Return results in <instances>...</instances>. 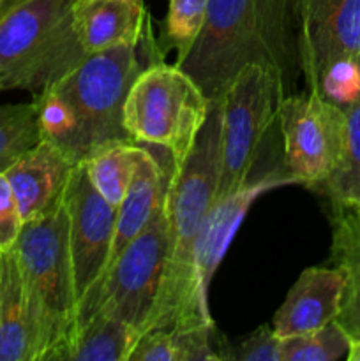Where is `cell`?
<instances>
[{
	"label": "cell",
	"mask_w": 360,
	"mask_h": 361,
	"mask_svg": "<svg viewBox=\"0 0 360 361\" xmlns=\"http://www.w3.org/2000/svg\"><path fill=\"white\" fill-rule=\"evenodd\" d=\"M299 37L295 0H208L203 28L176 66L208 101L221 99L247 66L270 69L286 97L302 76Z\"/></svg>",
	"instance_id": "6da1fadb"
},
{
	"label": "cell",
	"mask_w": 360,
	"mask_h": 361,
	"mask_svg": "<svg viewBox=\"0 0 360 361\" xmlns=\"http://www.w3.org/2000/svg\"><path fill=\"white\" fill-rule=\"evenodd\" d=\"M221 173V99L210 101L208 116L193 150L173 166L166 189L168 250L161 286L141 334L148 330H187L214 324L208 295L194 271L198 235L217 200ZM140 334V335H141Z\"/></svg>",
	"instance_id": "7a4b0ae2"
},
{
	"label": "cell",
	"mask_w": 360,
	"mask_h": 361,
	"mask_svg": "<svg viewBox=\"0 0 360 361\" xmlns=\"http://www.w3.org/2000/svg\"><path fill=\"white\" fill-rule=\"evenodd\" d=\"M140 46L141 41L85 55L34 97L42 140L60 148L74 164L106 147L133 141L122 113L127 92L143 69Z\"/></svg>",
	"instance_id": "3957f363"
},
{
	"label": "cell",
	"mask_w": 360,
	"mask_h": 361,
	"mask_svg": "<svg viewBox=\"0 0 360 361\" xmlns=\"http://www.w3.org/2000/svg\"><path fill=\"white\" fill-rule=\"evenodd\" d=\"M14 254L30 312L34 361H52L73 331L78 314L62 200L46 214L25 222Z\"/></svg>",
	"instance_id": "277c9868"
},
{
	"label": "cell",
	"mask_w": 360,
	"mask_h": 361,
	"mask_svg": "<svg viewBox=\"0 0 360 361\" xmlns=\"http://www.w3.org/2000/svg\"><path fill=\"white\" fill-rule=\"evenodd\" d=\"M73 0H23L0 21V92L39 95L83 60Z\"/></svg>",
	"instance_id": "5b68a950"
},
{
	"label": "cell",
	"mask_w": 360,
	"mask_h": 361,
	"mask_svg": "<svg viewBox=\"0 0 360 361\" xmlns=\"http://www.w3.org/2000/svg\"><path fill=\"white\" fill-rule=\"evenodd\" d=\"M210 101L179 66L143 67L124 102V127L134 143L154 145L180 166L193 150L208 116Z\"/></svg>",
	"instance_id": "8992f818"
},
{
	"label": "cell",
	"mask_w": 360,
	"mask_h": 361,
	"mask_svg": "<svg viewBox=\"0 0 360 361\" xmlns=\"http://www.w3.org/2000/svg\"><path fill=\"white\" fill-rule=\"evenodd\" d=\"M166 250L168 221L164 197L143 231L122 250L97 284L80 300L76 323L87 319L95 310H102L141 334L161 286Z\"/></svg>",
	"instance_id": "52a82bcc"
},
{
	"label": "cell",
	"mask_w": 360,
	"mask_h": 361,
	"mask_svg": "<svg viewBox=\"0 0 360 361\" xmlns=\"http://www.w3.org/2000/svg\"><path fill=\"white\" fill-rule=\"evenodd\" d=\"M281 87L270 69L247 66L221 97V173L217 197L239 190L249 180L261 143L277 118Z\"/></svg>",
	"instance_id": "ba28073f"
},
{
	"label": "cell",
	"mask_w": 360,
	"mask_h": 361,
	"mask_svg": "<svg viewBox=\"0 0 360 361\" xmlns=\"http://www.w3.org/2000/svg\"><path fill=\"white\" fill-rule=\"evenodd\" d=\"M277 122L284 145L282 168L296 183L320 190L341 161L344 111L307 90L279 101Z\"/></svg>",
	"instance_id": "9c48e42d"
},
{
	"label": "cell",
	"mask_w": 360,
	"mask_h": 361,
	"mask_svg": "<svg viewBox=\"0 0 360 361\" xmlns=\"http://www.w3.org/2000/svg\"><path fill=\"white\" fill-rule=\"evenodd\" d=\"M62 201L69 229L74 288L80 303L106 270L115 236L116 208L92 185L85 162H78L73 168Z\"/></svg>",
	"instance_id": "30bf717a"
},
{
	"label": "cell",
	"mask_w": 360,
	"mask_h": 361,
	"mask_svg": "<svg viewBox=\"0 0 360 361\" xmlns=\"http://www.w3.org/2000/svg\"><path fill=\"white\" fill-rule=\"evenodd\" d=\"M300 27V67L314 90L330 66L360 59V0H295Z\"/></svg>",
	"instance_id": "8fae6325"
},
{
	"label": "cell",
	"mask_w": 360,
	"mask_h": 361,
	"mask_svg": "<svg viewBox=\"0 0 360 361\" xmlns=\"http://www.w3.org/2000/svg\"><path fill=\"white\" fill-rule=\"evenodd\" d=\"M288 183L296 182L286 173L284 168L272 169L258 178H249L239 190L224 197H217L214 201L203 226H201L196 249H194V271H196V281L201 291L208 295L212 277L224 257L226 250H228L233 236L236 235V229L242 224L251 204L267 190L288 185Z\"/></svg>",
	"instance_id": "7c38bea8"
},
{
	"label": "cell",
	"mask_w": 360,
	"mask_h": 361,
	"mask_svg": "<svg viewBox=\"0 0 360 361\" xmlns=\"http://www.w3.org/2000/svg\"><path fill=\"white\" fill-rule=\"evenodd\" d=\"M344 295V274L337 267H311L300 274L275 312L279 338L307 334L337 319Z\"/></svg>",
	"instance_id": "4fadbf2b"
},
{
	"label": "cell",
	"mask_w": 360,
	"mask_h": 361,
	"mask_svg": "<svg viewBox=\"0 0 360 361\" xmlns=\"http://www.w3.org/2000/svg\"><path fill=\"white\" fill-rule=\"evenodd\" d=\"M74 166L60 148L42 140L4 173L23 222L46 214L60 203Z\"/></svg>",
	"instance_id": "5bb4252c"
},
{
	"label": "cell",
	"mask_w": 360,
	"mask_h": 361,
	"mask_svg": "<svg viewBox=\"0 0 360 361\" xmlns=\"http://www.w3.org/2000/svg\"><path fill=\"white\" fill-rule=\"evenodd\" d=\"M71 16L85 55L140 44L148 25L143 0H73Z\"/></svg>",
	"instance_id": "9a60e30c"
},
{
	"label": "cell",
	"mask_w": 360,
	"mask_h": 361,
	"mask_svg": "<svg viewBox=\"0 0 360 361\" xmlns=\"http://www.w3.org/2000/svg\"><path fill=\"white\" fill-rule=\"evenodd\" d=\"M330 261L344 274L337 323L349 338L360 337V204L330 201Z\"/></svg>",
	"instance_id": "2e32d148"
},
{
	"label": "cell",
	"mask_w": 360,
	"mask_h": 361,
	"mask_svg": "<svg viewBox=\"0 0 360 361\" xmlns=\"http://www.w3.org/2000/svg\"><path fill=\"white\" fill-rule=\"evenodd\" d=\"M166 189H168V178H164V169L150 152L145 150L136 173H134L129 190H127L126 197L116 208L115 236H113L106 270L115 263V259L122 254V250L150 222V219L154 217L157 208L164 201Z\"/></svg>",
	"instance_id": "e0dca14e"
},
{
	"label": "cell",
	"mask_w": 360,
	"mask_h": 361,
	"mask_svg": "<svg viewBox=\"0 0 360 361\" xmlns=\"http://www.w3.org/2000/svg\"><path fill=\"white\" fill-rule=\"evenodd\" d=\"M138 338L140 331L136 328L95 310L74 324L52 361H127Z\"/></svg>",
	"instance_id": "ac0fdd59"
},
{
	"label": "cell",
	"mask_w": 360,
	"mask_h": 361,
	"mask_svg": "<svg viewBox=\"0 0 360 361\" xmlns=\"http://www.w3.org/2000/svg\"><path fill=\"white\" fill-rule=\"evenodd\" d=\"M0 361H34L30 312L14 249L0 254Z\"/></svg>",
	"instance_id": "d6986e66"
},
{
	"label": "cell",
	"mask_w": 360,
	"mask_h": 361,
	"mask_svg": "<svg viewBox=\"0 0 360 361\" xmlns=\"http://www.w3.org/2000/svg\"><path fill=\"white\" fill-rule=\"evenodd\" d=\"M143 152L138 143L126 141L102 148L85 161L92 185L115 208L126 197Z\"/></svg>",
	"instance_id": "ffe728a7"
},
{
	"label": "cell",
	"mask_w": 360,
	"mask_h": 361,
	"mask_svg": "<svg viewBox=\"0 0 360 361\" xmlns=\"http://www.w3.org/2000/svg\"><path fill=\"white\" fill-rule=\"evenodd\" d=\"M344 111V147L334 175L325 182L323 192L334 203L360 204V97Z\"/></svg>",
	"instance_id": "44dd1931"
},
{
	"label": "cell",
	"mask_w": 360,
	"mask_h": 361,
	"mask_svg": "<svg viewBox=\"0 0 360 361\" xmlns=\"http://www.w3.org/2000/svg\"><path fill=\"white\" fill-rule=\"evenodd\" d=\"M41 141L34 99L21 104H0V173H6L21 155Z\"/></svg>",
	"instance_id": "7402d4cb"
},
{
	"label": "cell",
	"mask_w": 360,
	"mask_h": 361,
	"mask_svg": "<svg viewBox=\"0 0 360 361\" xmlns=\"http://www.w3.org/2000/svg\"><path fill=\"white\" fill-rule=\"evenodd\" d=\"M352 338L337 323L325 324L307 334L282 337L279 342L281 361H335L348 356Z\"/></svg>",
	"instance_id": "603a6c76"
},
{
	"label": "cell",
	"mask_w": 360,
	"mask_h": 361,
	"mask_svg": "<svg viewBox=\"0 0 360 361\" xmlns=\"http://www.w3.org/2000/svg\"><path fill=\"white\" fill-rule=\"evenodd\" d=\"M208 0H169L164 21V39L168 48L176 49V62L187 55L203 28Z\"/></svg>",
	"instance_id": "cb8c5ba5"
},
{
	"label": "cell",
	"mask_w": 360,
	"mask_h": 361,
	"mask_svg": "<svg viewBox=\"0 0 360 361\" xmlns=\"http://www.w3.org/2000/svg\"><path fill=\"white\" fill-rule=\"evenodd\" d=\"M314 92L341 109L353 104L360 97V59L339 60L328 67Z\"/></svg>",
	"instance_id": "d4e9b609"
},
{
	"label": "cell",
	"mask_w": 360,
	"mask_h": 361,
	"mask_svg": "<svg viewBox=\"0 0 360 361\" xmlns=\"http://www.w3.org/2000/svg\"><path fill=\"white\" fill-rule=\"evenodd\" d=\"M279 342L274 328L260 326L236 342L226 341V360L239 361H281Z\"/></svg>",
	"instance_id": "484cf974"
},
{
	"label": "cell",
	"mask_w": 360,
	"mask_h": 361,
	"mask_svg": "<svg viewBox=\"0 0 360 361\" xmlns=\"http://www.w3.org/2000/svg\"><path fill=\"white\" fill-rule=\"evenodd\" d=\"M23 224L9 182L4 173H0V254L14 249Z\"/></svg>",
	"instance_id": "4316f807"
},
{
	"label": "cell",
	"mask_w": 360,
	"mask_h": 361,
	"mask_svg": "<svg viewBox=\"0 0 360 361\" xmlns=\"http://www.w3.org/2000/svg\"><path fill=\"white\" fill-rule=\"evenodd\" d=\"M21 2H23V0H0V21H2L14 7L20 6Z\"/></svg>",
	"instance_id": "83f0119b"
},
{
	"label": "cell",
	"mask_w": 360,
	"mask_h": 361,
	"mask_svg": "<svg viewBox=\"0 0 360 361\" xmlns=\"http://www.w3.org/2000/svg\"><path fill=\"white\" fill-rule=\"evenodd\" d=\"M346 360L349 361H360V337L359 338H353L352 345H349V351Z\"/></svg>",
	"instance_id": "f1b7e54d"
}]
</instances>
